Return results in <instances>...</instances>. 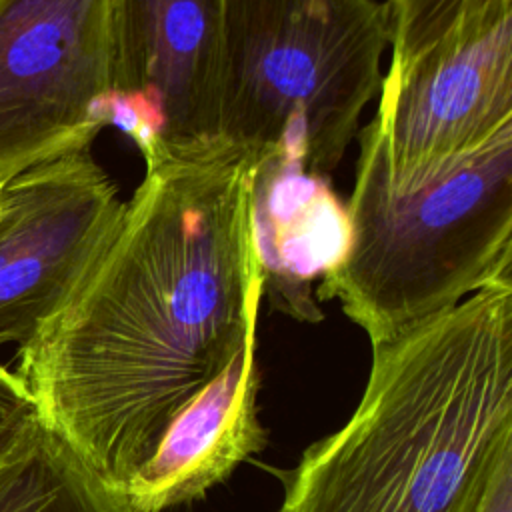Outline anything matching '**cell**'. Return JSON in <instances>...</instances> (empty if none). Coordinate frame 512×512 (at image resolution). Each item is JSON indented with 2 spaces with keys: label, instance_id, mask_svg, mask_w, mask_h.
<instances>
[{
  "label": "cell",
  "instance_id": "obj_1",
  "mask_svg": "<svg viewBox=\"0 0 512 512\" xmlns=\"http://www.w3.org/2000/svg\"><path fill=\"white\" fill-rule=\"evenodd\" d=\"M254 172L238 156L146 168L74 292L18 346L40 422L120 494L258 330Z\"/></svg>",
  "mask_w": 512,
  "mask_h": 512
},
{
  "label": "cell",
  "instance_id": "obj_2",
  "mask_svg": "<svg viewBox=\"0 0 512 512\" xmlns=\"http://www.w3.org/2000/svg\"><path fill=\"white\" fill-rule=\"evenodd\" d=\"M512 436V280L372 346L348 422L304 450L278 512H452Z\"/></svg>",
  "mask_w": 512,
  "mask_h": 512
},
{
  "label": "cell",
  "instance_id": "obj_3",
  "mask_svg": "<svg viewBox=\"0 0 512 512\" xmlns=\"http://www.w3.org/2000/svg\"><path fill=\"white\" fill-rule=\"evenodd\" d=\"M358 142L348 244L318 300H338L374 346L512 280V124L404 186L366 128Z\"/></svg>",
  "mask_w": 512,
  "mask_h": 512
},
{
  "label": "cell",
  "instance_id": "obj_4",
  "mask_svg": "<svg viewBox=\"0 0 512 512\" xmlns=\"http://www.w3.org/2000/svg\"><path fill=\"white\" fill-rule=\"evenodd\" d=\"M386 46L376 0H226L220 154L286 156L328 176L380 92Z\"/></svg>",
  "mask_w": 512,
  "mask_h": 512
},
{
  "label": "cell",
  "instance_id": "obj_5",
  "mask_svg": "<svg viewBox=\"0 0 512 512\" xmlns=\"http://www.w3.org/2000/svg\"><path fill=\"white\" fill-rule=\"evenodd\" d=\"M110 0H0V184L108 126Z\"/></svg>",
  "mask_w": 512,
  "mask_h": 512
},
{
  "label": "cell",
  "instance_id": "obj_6",
  "mask_svg": "<svg viewBox=\"0 0 512 512\" xmlns=\"http://www.w3.org/2000/svg\"><path fill=\"white\" fill-rule=\"evenodd\" d=\"M226 0H110L108 126L146 168L222 156L218 94Z\"/></svg>",
  "mask_w": 512,
  "mask_h": 512
},
{
  "label": "cell",
  "instance_id": "obj_7",
  "mask_svg": "<svg viewBox=\"0 0 512 512\" xmlns=\"http://www.w3.org/2000/svg\"><path fill=\"white\" fill-rule=\"evenodd\" d=\"M366 130L390 182L410 184L512 124V2L494 6L404 68H388Z\"/></svg>",
  "mask_w": 512,
  "mask_h": 512
},
{
  "label": "cell",
  "instance_id": "obj_8",
  "mask_svg": "<svg viewBox=\"0 0 512 512\" xmlns=\"http://www.w3.org/2000/svg\"><path fill=\"white\" fill-rule=\"evenodd\" d=\"M122 204L88 150L0 184V346H22L60 310L108 240Z\"/></svg>",
  "mask_w": 512,
  "mask_h": 512
},
{
  "label": "cell",
  "instance_id": "obj_9",
  "mask_svg": "<svg viewBox=\"0 0 512 512\" xmlns=\"http://www.w3.org/2000/svg\"><path fill=\"white\" fill-rule=\"evenodd\" d=\"M256 346L254 334L230 366L174 416L154 454L122 490L132 512H166L200 500L266 446Z\"/></svg>",
  "mask_w": 512,
  "mask_h": 512
},
{
  "label": "cell",
  "instance_id": "obj_10",
  "mask_svg": "<svg viewBox=\"0 0 512 512\" xmlns=\"http://www.w3.org/2000/svg\"><path fill=\"white\" fill-rule=\"evenodd\" d=\"M256 164L252 222L264 296L298 322L322 320L312 282L322 280L348 244V214L328 176L312 174L286 156Z\"/></svg>",
  "mask_w": 512,
  "mask_h": 512
},
{
  "label": "cell",
  "instance_id": "obj_11",
  "mask_svg": "<svg viewBox=\"0 0 512 512\" xmlns=\"http://www.w3.org/2000/svg\"><path fill=\"white\" fill-rule=\"evenodd\" d=\"M0 512H132L58 434L38 422L0 458Z\"/></svg>",
  "mask_w": 512,
  "mask_h": 512
},
{
  "label": "cell",
  "instance_id": "obj_12",
  "mask_svg": "<svg viewBox=\"0 0 512 512\" xmlns=\"http://www.w3.org/2000/svg\"><path fill=\"white\" fill-rule=\"evenodd\" d=\"M506 2L512 0H388L390 68H404L466 22Z\"/></svg>",
  "mask_w": 512,
  "mask_h": 512
},
{
  "label": "cell",
  "instance_id": "obj_13",
  "mask_svg": "<svg viewBox=\"0 0 512 512\" xmlns=\"http://www.w3.org/2000/svg\"><path fill=\"white\" fill-rule=\"evenodd\" d=\"M452 512H512V436L492 450Z\"/></svg>",
  "mask_w": 512,
  "mask_h": 512
},
{
  "label": "cell",
  "instance_id": "obj_14",
  "mask_svg": "<svg viewBox=\"0 0 512 512\" xmlns=\"http://www.w3.org/2000/svg\"><path fill=\"white\" fill-rule=\"evenodd\" d=\"M40 422L34 400L16 372L0 364V458Z\"/></svg>",
  "mask_w": 512,
  "mask_h": 512
}]
</instances>
